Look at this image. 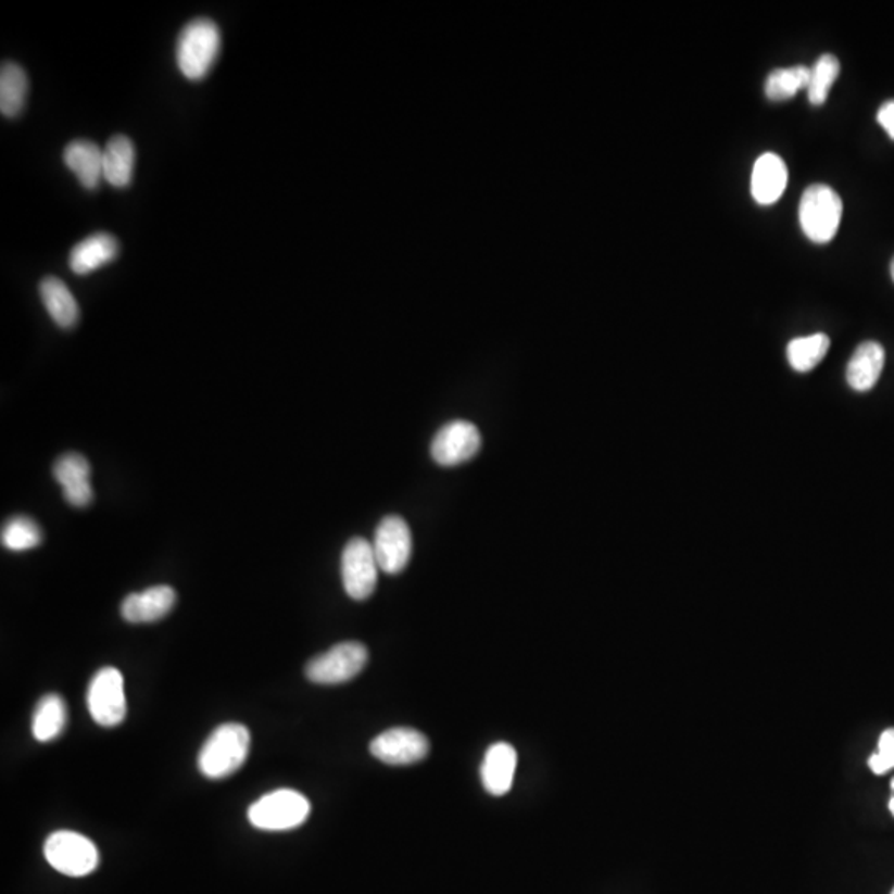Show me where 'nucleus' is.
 Segmentation results:
<instances>
[{"label":"nucleus","mask_w":894,"mask_h":894,"mask_svg":"<svg viewBox=\"0 0 894 894\" xmlns=\"http://www.w3.org/2000/svg\"><path fill=\"white\" fill-rule=\"evenodd\" d=\"M251 748V732L245 726L229 722L205 739L198 755L199 772L211 780H223L244 766Z\"/></svg>","instance_id":"nucleus-1"},{"label":"nucleus","mask_w":894,"mask_h":894,"mask_svg":"<svg viewBox=\"0 0 894 894\" xmlns=\"http://www.w3.org/2000/svg\"><path fill=\"white\" fill-rule=\"evenodd\" d=\"M221 52V30L211 18H194L185 25L178 37L176 60L188 80L207 77Z\"/></svg>","instance_id":"nucleus-2"},{"label":"nucleus","mask_w":894,"mask_h":894,"mask_svg":"<svg viewBox=\"0 0 894 894\" xmlns=\"http://www.w3.org/2000/svg\"><path fill=\"white\" fill-rule=\"evenodd\" d=\"M311 802L297 790L280 789L268 792L249 807L252 827L265 832H286L305 823L311 815Z\"/></svg>","instance_id":"nucleus-3"},{"label":"nucleus","mask_w":894,"mask_h":894,"mask_svg":"<svg viewBox=\"0 0 894 894\" xmlns=\"http://www.w3.org/2000/svg\"><path fill=\"white\" fill-rule=\"evenodd\" d=\"M43 855L53 870L72 878L87 877L100 864L97 845L81 833L71 830L53 832L46 840Z\"/></svg>","instance_id":"nucleus-4"},{"label":"nucleus","mask_w":894,"mask_h":894,"mask_svg":"<svg viewBox=\"0 0 894 894\" xmlns=\"http://www.w3.org/2000/svg\"><path fill=\"white\" fill-rule=\"evenodd\" d=\"M843 204L840 196L824 185H814L802 196L801 226L805 236L817 244H827L835 237L842 221Z\"/></svg>","instance_id":"nucleus-5"},{"label":"nucleus","mask_w":894,"mask_h":894,"mask_svg":"<svg viewBox=\"0 0 894 894\" xmlns=\"http://www.w3.org/2000/svg\"><path fill=\"white\" fill-rule=\"evenodd\" d=\"M368 663V650L356 641L335 644L322 655L315 656L305 668L306 678L315 684H341L352 681Z\"/></svg>","instance_id":"nucleus-6"},{"label":"nucleus","mask_w":894,"mask_h":894,"mask_svg":"<svg viewBox=\"0 0 894 894\" xmlns=\"http://www.w3.org/2000/svg\"><path fill=\"white\" fill-rule=\"evenodd\" d=\"M87 706L91 719L101 728H116L122 725L128 710L125 696V681L116 668L100 669L88 685Z\"/></svg>","instance_id":"nucleus-7"},{"label":"nucleus","mask_w":894,"mask_h":894,"mask_svg":"<svg viewBox=\"0 0 894 894\" xmlns=\"http://www.w3.org/2000/svg\"><path fill=\"white\" fill-rule=\"evenodd\" d=\"M378 561H376L373 543L362 537H355L347 543L341 555V578L350 599H369L375 592L378 581Z\"/></svg>","instance_id":"nucleus-8"},{"label":"nucleus","mask_w":894,"mask_h":894,"mask_svg":"<svg viewBox=\"0 0 894 894\" xmlns=\"http://www.w3.org/2000/svg\"><path fill=\"white\" fill-rule=\"evenodd\" d=\"M373 550L385 574L396 575L403 571L413 550V537L407 524L398 515L385 517L376 529Z\"/></svg>","instance_id":"nucleus-9"},{"label":"nucleus","mask_w":894,"mask_h":894,"mask_svg":"<svg viewBox=\"0 0 894 894\" xmlns=\"http://www.w3.org/2000/svg\"><path fill=\"white\" fill-rule=\"evenodd\" d=\"M480 444L482 439L477 426L457 419L439 429L431 442V456L439 466L453 467L473 459Z\"/></svg>","instance_id":"nucleus-10"},{"label":"nucleus","mask_w":894,"mask_h":894,"mask_svg":"<svg viewBox=\"0 0 894 894\" xmlns=\"http://www.w3.org/2000/svg\"><path fill=\"white\" fill-rule=\"evenodd\" d=\"M369 752L388 766H411L429 754V742L416 729L394 728L373 739Z\"/></svg>","instance_id":"nucleus-11"},{"label":"nucleus","mask_w":894,"mask_h":894,"mask_svg":"<svg viewBox=\"0 0 894 894\" xmlns=\"http://www.w3.org/2000/svg\"><path fill=\"white\" fill-rule=\"evenodd\" d=\"M90 464L81 454H63L53 466V477L62 486L63 498L74 507H87L93 501Z\"/></svg>","instance_id":"nucleus-12"},{"label":"nucleus","mask_w":894,"mask_h":894,"mask_svg":"<svg viewBox=\"0 0 894 894\" xmlns=\"http://www.w3.org/2000/svg\"><path fill=\"white\" fill-rule=\"evenodd\" d=\"M176 603L175 589L158 584L140 593H131L122 603V616L128 624H153L161 620Z\"/></svg>","instance_id":"nucleus-13"},{"label":"nucleus","mask_w":894,"mask_h":894,"mask_svg":"<svg viewBox=\"0 0 894 894\" xmlns=\"http://www.w3.org/2000/svg\"><path fill=\"white\" fill-rule=\"evenodd\" d=\"M517 769V752L507 742H498L486 752L484 763L480 767V777L489 794L501 797L507 794L514 783Z\"/></svg>","instance_id":"nucleus-14"},{"label":"nucleus","mask_w":894,"mask_h":894,"mask_svg":"<svg viewBox=\"0 0 894 894\" xmlns=\"http://www.w3.org/2000/svg\"><path fill=\"white\" fill-rule=\"evenodd\" d=\"M786 179H789V173H786L782 158L773 153L763 154L759 160L755 161L754 171H752V196L759 204H773L782 198L786 188Z\"/></svg>","instance_id":"nucleus-15"},{"label":"nucleus","mask_w":894,"mask_h":894,"mask_svg":"<svg viewBox=\"0 0 894 894\" xmlns=\"http://www.w3.org/2000/svg\"><path fill=\"white\" fill-rule=\"evenodd\" d=\"M118 252V240L112 234H91L72 249L68 265L77 275L91 274L97 268L115 261Z\"/></svg>","instance_id":"nucleus-16"},{"label":"nucleus","mask_w":894,"mask_h":894,"mask_svg":"<svg viewBox=\"0 0 894 894\" xmlns=\"http://www.w3.org/2000/svg\"><path fill=\"white\" fill-rule=\"evenodd\" d=\"M63 163L84 188L97 189L103 179V150L90 140H75L63 150Z\"/></svg>","instance_id":"nucleus-17"},{"label":"nucleus","mask_w":894,"mask_h":894,"mask_svg":"<svg viewBox=\"0 0 894 894\" xmlns=\"http://www.w3.org/2000/svg\"><path fill=\"white\" fill-rule=\"evenodd\" d=\"M884 366V349L877 341H865L853 353L846 368L849 388L859 393L870 391L880 380Z\"/></svg>","instance_id":"nucleus-18"},{"label":"nucleus","mask_w":894,"mask_h":894,"mask_svg":"<svg viewBox=\"0 0 894 894\" xmlns=\"http://www.w3.org/2000/svg\"><path fill=\"white\" fill-rule=\"evenodd\" d=\"M135 144L128 136H113L103 150V179L115 188H128L135 171Z\"/></svg>","instance_id":"nucleus-19"},{"label":"nucleus","mask_w":894,"mask_h":894,"mask_svg":"<svg viewBox=\"0 0 894 894\" xmlns=\"http://www.w3.org/2000/svg\"><path fill=\"white\" fill-rule=\"evenodd\" d=\"M39 292L47 312L60 328H74L78 324L80 309L65 282L56 277H46L40 282Z\"/></svg>","instance_id":"nucleus-20"},{"label":"nucleus","mask_w":894,"mask_h":894,"mask_svg":"<svg viewBox=\"0 0 894 894\" xmlns=\"http://www.w3.org/2000/svg\"><path fill=\"white\" fill-rule=\"evenodd\" d=\"M66 726L65 701L59 694H47L37 703L32 716V735L37 742H52L63 734Z\"/></svg>","instance_id":"nucleus-21"},{"label":"nucleus","mask_w":894,"mask_h":894,"mask_svg":"<svg viewBox=\"0 0 894 894\" xmlns=\"http://www.w3.org/2000/svg\"><path fill=\"white\" fill-rule=\"evenodd\" d=\"M28 78L18 63L4 62L0 68V113L15 118L24 112Z\"/></svg>","instance_id":"nucleus-22"},{"label":"nucleus","mask_w":894,"mask_h":894,"mask_svg":"<svg viewBox=\"0 0 894 894\" xmlns=\"http://www.w3.org/2000/svg\"><path fill=\"white\" fill-rule=\"evenodd\" d=\"M829 349L830 338L823 333L795 338L786 347V358L795 372L807 373L824 358Z\"/></svg>","instance_id":"nucleus-23"},{"label":"nucleus","mask_w":894,"mask_h":894,"mask_svg":"<svg viewBox=\"0 0 894 894\" xmlns=\"http://www.w3.org/2000/svg\"><path fill=\"white\" fill-rule=\"evenodd\" d=\"M810 68L804 65L777 68L766 81V95L773 101L789 100L808 87Z\"/></svg>","instance_id":"nucleus-24"},{"label":"nucleus","mask_w":894,"mask_h":894,"mask_svg":"<svg viewBox=\"0 0 894 894\" xmlns=\"http://www.w3.org/2000/svg\"><path fill=\"white\" fill-rule=\"evenodd\" d=\"M840 74V62L835 55H821L810 68L808 78V100L811 105H823L829 97L830 88L835 84Z\"/></svg>","instance_id":"nucleus-25"},{"label":"nucleus","mask_w":894,"mask_h":894,"mask_svg":"<svg viewBox=\"0 0 894 894\" xmlns=\"http://www.w3.org/2000/svg\"><path fill=\"white\" fill-rule=\"evenodd\" d=\"M40 542H42V530L34 520L24 515L12 517L2 529V545L12 552L36 549Z\"/></svg>","instance_id":"nucleus-26"},{"label":"nucleus","mask_w":894,"mask_h":894,"mask_svg":"<svg viewBox=\"0 0 894 894\" xmlns=\"http://www.w3.org/2000/svg\"><path fill=\"white\" fill-rule=\"evenodd\" d=\"M868 766H870L871 772L877 773V776H883V773L894 769L893 728L886 729V731L881 734L880 742H878V752L868 759Z\"/></svg>","instance_id":"nucleus-27"},{"label":"nucleus","mask_w":894,"mask_h":894,"mask_svg":"<svg viewBox=\"0 0 894 894\" xmlns=\"http://www.w3.org/2000/svg\"><path fill=\"white\" fill-rule=\"evenodd\" d=\"M878 123L891 136V140H894V100H887L878 110Z\"/></svg>","instance_id":"nucleus-28"},{"label":"nucleus","mask_w":894,"mask_h":894,"mask_svg":"<svg viewBox=\"0 0 894 894\" xmlns=\"http://www.w3.org/2000/svg\"><path fill=\"white\" fill-rule=\"evenodd\" d=\"M887 807H890V811L891 814H893L894 817V797L890 798V804H887Z\"/></svg>","instance_id":"nucleus-29"},{"label":"nucleus","mask_w":894,"mask_h":894,"mask_svg":"<svg viewBox=\"0 0 894 894\" xmlns=\"http://www.w3.org/2000/svg\"><path fill=\"white\" fill-rule=\"evenodd\" d=\"M890 270H891V277H893V282H894V257H893V261H891Z\"/></svg>","instance_id":"nucleus-30"},{"label":"nucleus","mask_w":894,"mask_h":894,"mask_svg":"<svg viewBox=\"0 0 894 894\" xmlns=\"http://www.w3.org/2000/svg\"><path fill=\"white\" fill-rule=\"evenodd\" d=\"M891 797H894V779L891 780Z\"/></svg>","instance_id":"nucleus-31"},{"label":"nucleus","mask_w":894,"mask_h":894,"mask_svg":"<svg viewBox=\"0 0 894 894\" xmlns=\"http://www.w3.org/2000/svg\"><path fill=\"white\" fill-rule=\"evenodd\" d=\"M891 894H894V887H893V891H891Z\"/></svg>","instance_id":"nucleus-32"}]
</instances>
